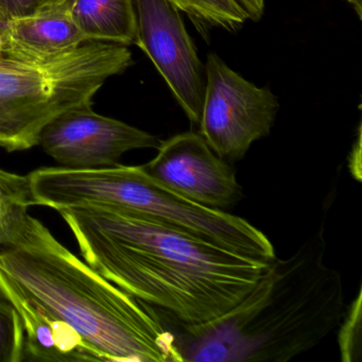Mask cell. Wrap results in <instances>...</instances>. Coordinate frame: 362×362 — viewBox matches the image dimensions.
Segmentation results:
<instances>
[{
	"mask_svg": "<svg viewBox=\"0 0 362 362\" xmlns=\"http://www.w3.org/2000/svg\"><path fill=\"white\" fill-rule=\"evenodd\" d=\"M59 213L88 266L184 323L228 313L268 266L132 211L84 206Z\"/></svg>",
	"mask_w": 362,
	"mask_h": 362,
	"instance_id": "6da1fadb",
	"label": "cell"
},
{
	"mask_svg": "<svg viewBox=\"0 0 362 362\" xmlns=\"http://www.w3.org/2000/svg\"><path fill=\"white\" fill-rule=\"evenodd\" d=\"M323 228L286 259L275 257L228 313L184 323L156 309L181 361L286 362L310 351L345 313L340 273L324 262Z\"/></svg>",
	"mask_w": 362,
	"mask_h": 362,
	"instance_id": "7a4b0ae2",
	"label": "cell"
},
{
	"mask_svg": "<svg viewBox=\"0 0 362 362\" xmlns=\"http://www.w3.org/2000/svg\"><path fill=\"white\" fill-rule=\"evenodd\" d=\"M0 291L71 328L100 361L181 362L154 307L107 281L31 216L0 251Z\"/></svg>",
	"mask_w": 362,
	"mask_h": 362,
	"instance_id": "3957f363",
	"label": "cell"
},
{
	"mask_svg": "<svg viewBox=\"0 0 362 362\" xmlns=\"http://www.w3.org/2000/svg\"><path fill=\"white\" fill-rule=\"evenodd\" d=\"M29 179L35 205L58 211L84 206L132 211L253 262L269 264L276 257L268 237L247 220L180 196L141 166L46 167Z\"/></svg>",
	"mask_w": 362,
	"mask_h": 362,
	"instance_id": "277c9868",
	"label": "cell"
},
{
	"mask_svg": "<svg viewBox=\"0 0 362 362\" xmlns=\"http://www.w3.org/2000/svg\"><path fill=\"white\" fill-rule=\"evenodd\" d=\"M132 64L127 46L98 41L37 64L10 54L0 39V147L14 152L39 146L41 131L52 118L93 105L105 81Z\"/></svg>",
	"mask_w": 362,
	"mask_h": 362,
	"instance_id": "5b68a950",
	"label": "cell"
},
{
	"mask_svg": "<svg viewBox=\"0 0 362 362\" xmlns=\"http://www.w3.org/2000/svg\"><path fill=\"white\" fill-rule=\"evenodd\" d=\"M206 88L200 134L226 162H238L258 139L270 134L279 105L267 88L241 77L217 54H207Z\"/></svg>",
	"mask_w": 362,
	"mask_h": 362,
	"instance_id": "8992f818",
	"label": "cell"
},
{
	"mask_svg": "<svg viewBox=\"0 0 362 362\" xmlns=\"http://www.w3.org/2000/svg\"><path fill=\"white\" fill-rule=\"evenodd\" d=\"M135 45L156 65L192 124H199L206 88L205 65L169 0H132Z\"/></svg>",
	"mask_w": 362,
	"mask_h": 362,
	"instance_id": "52a82bcc",
	"label": "cell"
},
{
	"mask_svg": "<svg viewBox=\"0 0 362 362\" xmlns=\"http://www.w3.org/2000/svg\"><path fill=\"white\" fill-rule=\"evenodd\" d=\"M92 103L77 105L52 118L41 131L39 146L62 167L115 166L127 152L158 149L162 141L119 120L99 115Z\"/></svg>",
	"mask_w": 362,
	"mask_h": 362,
	"instance_id": "ba28073f",
	"label": "cell"
},
{
	"mask_svg": "<svg viewBox=\"0 0 362 362\" xmlns=\"http://www.w3.org/2000/svg\"><path fill=\"white\" fill-rule=\"evenodd\" d=\"M141 168L165 187L203 206L224 211L243 198L234 169L200 133H181L162 141L156 158Z\"/></svg>",
	"mask_w": 362,
	"mask_h": 362,
	"instance_id": "9c48e42d",
	"label": "cell"
},
{
	"mask_svg": "<svg viewBox=\"0 0 362 362\" xmlns=\"http://www.w3.org/2000/svg\"><path fill=\"white\" fill-rule=\"evenodd\" d=\"M0 39L10 54L37 64L63 58L88 42L73 20L69 5L10 18L0 24Z\"/></svg>",
	"mask_w": 362,
	"mask_h": 362,
	"instance_id": "30bf717a",
	"label": "cell"
},
{
	"mask_svg": "<svg viewBox=\"0 0 362 362\" xmlns=\"http://www.w3.org/2000/svg\"><path fill=\"white\" fill-rule=\"evenodd\" d=\"M3 293L16 307L24 326L23 361H98L82 339L66 326L46 317L16 294Z\"/></svg>",
	"mask_w": 362,
	"mask_h": 362,
	"instance_id": "8fae6325",
	"label": "cell"
},
{
	"mask_svg": "<svg viewBox=\"0 0 362 362\" xmlns=\"http://www.w3.org/2000/svg\"><path fill=\"white\" fill-rule=\"evenodd\" d=\"M69 11L88 41L134 44L136 23L132 0H71Z\"/></svg>",
	"mask_w": 362,
	"mask_h": 362,
	"instance_id": "7c38bea8",
	"label": "cell"
},
{
	"mask_svg": "<svg viewBox=\"0 0 362 362\" xmlns=\"http://www.w3.org/2000/svg\"><path fill=\"white\" fill-rule=\"evenodd\" d=\"M33 206L29 175L0 168V251L13 245L26 228Z\"/></svg>",
	"mask_w": 362,
	"mask_h": 362,
	"instance_id": "4fadbf2b",
	"label": "cell"
},
{
	"mask_svg": "<svg viewBox=\"0 0 362 362\" xmlns=\"http://www.w3.org/2000/svg\"><path fill=\"white\" fill-rule=\"evenodd\" d=\"M192 21L199 33L209 41L211 28L236 33L249 16L237 0H169Z\"/></svg>",
	"mask_w": 362,
	"mask_h": 362,
	"instance_id": "5bb4252c",
	"label": "cell"
},
{
	"mask_svg": "<svg viewBox=\"0 0 362 362\" xmlns=\"http://www.w3.org/2000/svg\"><path fill=\"white\" fill-rule=\"evenodd\" d=\"M25 330L14 305L0 291V362H22Z\"/></svg>",
	"mask_w": 362,
	"mask_h": 362,
	"instance_id": "9a60e30c",
	"label": "cell"
},
{
	"mask_svg": "<svg viewBox=\"0 0 362 362\" xmlns=\"http://www.w3.org/2000/svg\"><path fill=\"white\" fill-rule=\"evenodd\" d=\"M339 334L341 356L345 362L360 361L361 358V292L343 315Z\"/></svg>",
	"mask_w": 362,
	"mask_h": 362,
	"instance_id": "2e32d148",
	"label": "cell"
},
{
	"mask_svg": "<svg viewBox=\"0 0 362 362\" xmlns=\"http://www.w3.org/2000/svg\"><path fill=\"white\" fill-rule=\"evenodd\" d=\"M35 10V0H0V24L10 18L28 16Z\"/></svg>",
	"mask_w": 362,
	"mask_h": 362,
	"instance_id": "e0dca14e",
	"label": "cell"
},
{
	"mask_svg": "<svg viewBox=\"0 0 362 362\" xmlns=\"http://www.w3.org/2000/svg\"><path fill=\"white\" fill-rule=\"evenodd\" d=\"M237 1L247 12L249 20L259 21L262 18L266 0H237Z\"/></svg>",
	"mask_w": 362,
	"mask_h": 362,
	"instance_id": "ac0fdd59",
	"label": "cell"
},
{
	"mask_svg": "<svg viewBox=\"0 0 362 362\" xmlns=\"http://www.w3.org/2000/svg\"><path fill=\"white\" fill-rule=\"evenodd\" d=\"M69 3H71V0H35L37 10L42 9V8L54 7V6L69 5Z\"/></svg>",
	"mask_w": 362,
	"mask_h": 362,
	"instance_id": "d6986e66",
	"label": "cell"
},
{
	"mask_svg": "<svg viewBox=\"0 0 362 362\" xmlns=\"http://www.w3.org/2000/svg\"><path fill=\"white\" fill-rule=\"evenodd\" d=\"M347 3L354 8L356 13H357L358 18L361 20L362 18V0H347Z\"/></svg>",
	"mask_w": 362,
	"mask_h": 362,
	"instance_id": "ffe728a7",
	"label": "cell"
}]
</instances>
